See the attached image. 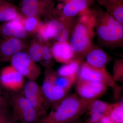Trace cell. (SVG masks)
Listing matches in <instances>:
<instances>
[{"instance_id":"14","label":"cell","mask_w":123,"mask_h":123,"mask_svg":"<svg viewBox=\"0 0 123 123\" xmlns=\"http://www.w3.org/2000/svg\"><path fill=\"white\" fill-rule=\"evenodd\" d=\"M111 104L98 99L91 101L88 107L85 123H97L104 116H108Z\"/></svg>"},{"instance_id":"3","label":"cell","mask_w":123,"mask_h":123,"mask_svg":"<svg viewBox=\"0 0 123 123\" xmlns=\"http://www.w3.org/2000/svg\"><path fill=\"white\" fill-rule=\"evenodd\" d=\"M77 78L102 83L111 88L116 100L119 98L122 89L114 81L105 68H96L90 66L86 62L83 63L79 69Z\"/></svg>"},{"instance_id":"22","label":"cell","mask_w":123,"mask_h":123,"mask_svg":"<svg viewBox=\"0 0 123 123\" xmlns=\"http://www.w3.org/2000/svg\"><path fill=\"white\" fill-rule=\"evenodd\" d=\"M49 22L54 28L55 36L54 39L56 42H68L69 38V32L67 27L62 21L52 19Z\"/></svg>"},{"instance_id":"31","label":"cell","mask_w":123,"mask_h":123,"mask_svg":"<svg viewBox=\"0 0 123 123\" xmlns=\"http://www.w3.org/2000/svg\"><path fill=\"white\" fill-rule=\"evenodd\" d=\"M97 123H116L114 122L108 116H104Z\"/></svg>"},{"instance_id":"21","label":"cell","mask_w":123,"mask_h":123,"mask_svg":"<svg viewBox=\"0 0 123 123\" xmlns=\"http://www.w3.org/2000/svg\"><path fill=\"white\" fill-rule=\"evenodd\" d=\"M19 14L17 8L10 2H0V22L10 21L15 19Z\"/></svg>"},{"instance_id":"15","label":"cell","mask_w":123,"mask_h":123,"mask_svg":"<svg viewBox=\"0 0 123 123\" xmlns=\"http://www.w3.org/2000/svg\"><path fill=\"white\" fill-rule=\"evenodd\" d=\"M84 56L86 63L96 68H105L111 60V57L104 51L97 48H91Z\"/></svg>"},{"instance_id":"29","label":"cell","mask_w":123,"mask_h":123,"mask_svg":"<svg viewBox=\"0 0 123 123\" xmlns=\"http://www.w3.org/2000/svg\"><path fill=\"white\" fill-rule=\"evenodd\" d=\"M14 121L12 113L8 108L0 109V123H11Z\"/></svg>"},{"instance_id":"30","label":"cell","mask_w":123,"mask_h":123,"mask_svg":"<svg viewBox=\"0 0 123 123\" xmlns=\"http://www.w3.org/2000/svg\"><path fill=\"white\" fill-rule=\"evenodd\" d=\"M2 86L0 84V109L8 108V101L2 93Z\"/></svg>"},{"instance_id":"27","label":"cell","mask_w":123,"mask_h":123,"mask_svg":"<svg viewBox=\"0 0 123 123\" xmlns=\"http://www.w3.org/2000/svg\"><path fill=\"white\" fill-rule=\"evenodd\" d=\"M112 78L116 82L123 80V62L122 59L115 60L113 66Z\"/></svg>"},{"instance_id":"2","label":"cell","mask_w":123,"mask_h":123,"mask_svg":"<svg viewBox=\"0 0 123 123\" xmlns=\"http://www.w3.org/2000/svg\"><path fill=\"white\" fill-rule=\"evenodd\" d=\"M96 34L101 43L107 47L117 46L123 41V26L108 12H94Z\"/></svg>"},{"instance_id":"1","label":"cell","mask_w":123,"mask_h":123,"mask_svg":"<svg viewBox=\"0 0 123 123\" xmlns=\"http://www.w3.org/2000/svg\"><path fill=\"white\" fill-rule=\"evenodd\" d=\"M92 101L81 98L76 93L67 95L37 123H72L86 113Z\"/></svg>"},{"instance_id":"10","label":"cell","mask_w":123,"mask_h":123,"mask_svg":"<svg viewBox=\"0 0 123 123\" xmlns=\"http://www.w3.org/2000/svg\"><path fill=\"white\" fill-rule=\"evenodd\" d=\"M50 0H22V15L25 17L39 18L45 16L52 10Z\"/></svg>"},{"instance_id":"4","label":"cell","mask_w":123,"mask_h":123,"mask_svg":"<svg viewBox=\"0 0 123 123\" xmlns=\"http://www.w3.org/2000/svg\"><path fill=\"white\" fill-rule=\"evenodd\" d=\"M14 121L20 123H37L42 118L23 94L15 93L11 97Z\"/></svg>"},{"instance_id":"8","label":"cell","mask_w":123,"mask_h":123,"mask_svg":"<svg viewBox=\"0 0 123 123\" xmlns=\"http://www.w3.org/2000/svg\"><path fill=\"white\" fill-rule=\"evenodd\" d=\"M76 82V93L85 100L92 101L97 99L107 91V86L99 82L79 78Z\"/></svg>"},{"instance_id":"9","label":"cell","mask_w":123,"mask_h":123,"mask_svg":"<svg viewBox=\"0 0 123 123\" xmlns=\"http://www.w3.org/2000/svg\"><path fill=\"white\" fill-rule=\"evenodd\" d=\"M0 84L8 90L18 92L24 86V77L11 65L1 70Z\"/></svg>"},{"instance_id":"20","label":"cell","mask_w":123,"mask_h":123,"mask_svg":"<svg viewBox=\"0 0 123 123\" xmlns=\"http://www.w3.org/2000/svg\"><path fill=\"white\" fill-rule=\"evenodd\" d=\"M110 14L121 24L123 23V2L116 0H97Z\"/></svg>"},{"instance_id":"12","label":"cell","mask_w":123,"mask_h":123,"mask_svg":"<svg viewBox=\"0 0 123 123\" xmlns=\"http://www.w3.org/2000/svg\"><path fill=\"white\" fill-rule=\"evenodd\" d=\"M23 18L19 14L15 19L0 25V36L3 38H25L28 34L22 24Z\"/></svg>"},{"instance_id":"26","label":"cell","mask_w":123,"mask_h":123,"mask_svg":"<svg viewBox=\"0 0 123 123\" xmlns=\"http://www.w3.org/2000/svg\"><path fill=\"white\" fill-rule=\"evenodd\" d=\"M123 101L111 104L108 116L116 123H123Z\"/></svg>"},{"instance_id":"24","label":"cell","mask_w":123,"mask_h":123,"mask_svg":"<svg viewBox=\"0 0 123 123\" xmlns=\"http://www.w3.org/2000/svg\"><path fill=\"white\" fill-rule=\"evenodd\" d=\"M43 46L42 42L35 40L31 43L27 52L31 59L36 63L42 61Z\"/></svg>"},{"instance_id":"33","label":"cell","mask_w":123,"mask_h":123,"mask_svg":"<svg viewBox=\"0 0 123 123\" xmlns=\"http://www.w3.org/2000/svg\"><path fill=\"white\" fill-rule=\"evenodd\" d=\"M3 1H8V2H9V0H0V2Z\"/></svg>"},{"instance_id":"28","label":"cell","mask_w":123,"mask_h":123,"mask_svg":"<svg viewBox=\"0 0 123 123\" xmlns=\"http://www.w3.org/2000/svg\"><path fill=\"white\" fill-rule=\"evenodd\" d=\"M53 59L50 48L48 45L43 44L42 52V59L43 64L49 68Z\"/></svg>"},{"instance_id":"6","label":"cell","mask_w":123,"mask_h":123,"mask_svg":"<svg viewBox=\"0 0 123 123\" xmlns=\"http://www.w3.org/2000/svg\"><path fill=\"white\" fill-rule=\"evenodd\" d=\"M23 94L41 117L46 115L51 107L44 97L42 87L35 81L29 80L24 84Z\"/></svg>"},{"instance_id":"19","label":"cell","mask_w":123,"mask_h":123,"mask_svg":"<svg viewBox=\"0 0 123 123\" xmlns=\"http://www.w3.org/2000/svg\"><path fill=\"white\" fill-rule=\"evenodd\" d=\"M81 63V58L76 57L68 63L64 64L61 66L56 72L62 76L77 79Z\"/></svg>"},{"instance_id":"11","label":"cell","mask_w":123,"mask_h":123,"mask_svg":"<svg viewBox=\"0 0 123 123\" xmlns=\"http://www.w3.org/2000/svg\"><path fill=\"white\" fill-rule=\"evenodd\" d=\"M27 45L25 42L17 38L0 39V61H10L15 54L24 51Z\"/></svg>"},{"instance_id":"7","label":"cell","mask_w":123,"mask_h":123,"mask_svg":"<svg viewBox=\"0 0 123 123\" xmlns=\"http://www.w3.org/2000/svg\"><path fill=\"white\" fill-rule=\"evenodd\" d=\"M10 61L11 65L29 80L36 81L41 74V69L39 65L24 51L15 54Z\"/></svg>"},{"instance_id":"35","label":"cell","mask_w":123,"mask_h":123,"mask_svg":"<svg viewBox=\"0 0 123 123\" xmlns=\"http://www.w3.org/2000/svg\"></svg>"},{"instance_id":"32","label":"cell","mask_w":123,"mask_h":123,"mask_svg":"<svg viewBox=\"0 0 123 123\" xmlns=\"http://www.w3.org/2000/svg\"><path fill=\"white\" fill-rule=\"evenodd\" d=\"M72 123H85V122H83L82 121H81L80 119H78L77 120H76V121H74V122Z\"/></svg>"},{"instance_id":"23","label":"cell","mask_w":123,"mask_h":123,"mask_svg":"<svg viewBox=\"0 0 123 123\" xmlns=\"http://www.w3.org/2000/svg\"><path fill=\"white\" fill-rule=\"evenodd\" d=\"M42 23L39 18L35 17H23L22 20L23 25L27 34H37Z\"/></svg>"},{"instance_id":"13","label":"cell","mask_w":123,"mask_h":123,"mask_svg":"<svg viewBox=\"0 0 123 123\" xmlns=\"http://www.w3.org/2000/svg\"><path fill=\"white\" fill-rule=\"evenodd\" d=\"M41 87L44 97L51 107L68 95L69 91L57 87L45 76Z\"/></svg>"},{"instance_id":"25","label":"cell","mask_w":123,"mask_h":123,"mask_svg":"<svg viewBox=\"0 0 123 123\" xmlns=\"http://www.w3.org/2000/svg\"><path fill=\"white\" fill-rule=\"evenodd\" d=\"M38 37L41 42H46L54 38L55 32L53 26L49 22L42 23L37 32Z\"/></svg>"},{"instance_id":"17","label":"cell","mask_w":123,"mask_h":123,"mask_svg":"<svg viewBox=\"0 0 123 123\" xmlns=\"http://www.w3.org/2000/svg\"><path fill=\"white\" fill-rule=\"evenodd\" d=\"M93 0H69L62 9L63 17L72 18L86 11L92 4Z\"/></svg>"},{"instance_id":"18","label":"cell","mask_w":123,"mask_h":123,"mask_svg":"<svg viewBox=\"0 0 123 123\" xmlns=\"http://www.w3.org/2000/svg\"><path fill=\"white\" fill-rule=\"evenodd\" d=\"M44 76L57 87L68 91L77 79L62 76L50 69L46 70Z\"/></svg>"},{"instance_id":"16","label":"cell","mask_w":123,"mask_h":123,"mask_svg":"<svg viewBox=\"0 0 123 123\" xmlns=\"http://www.w3.org/2000/svg\"><path fill=\"white\" fill-rule=\"evenodd\" d=\"M51 49L53 59L59 63H68L76 57L68 42H56Z\"/></svg>"},{"instance_id":"34","label":"cell","mask_w":123,"mask_h":123,"mask_svg":"<svg viewBox=\"0 0 123 123\" xmlns=\"http://www.w3.org/2000/svg\"><path fill=\"white\" fill-rule=\"evenodd\" d=\"M17 123V122H15V121H14V122H12V123Z\"/></svg>"},{"instance_id":"5","label":"cell","mask_w":123,"mask_h":123,"mask_svg":"<svg viewBox=\"0 0 123 123\" xmlns=\"http://www.w3.org/2000/svg\"><path fill=\"white\" fill-rule=\"evenodd\" d=\"M88 20L83 19L76 25L73 31L69 44L75 55L84 56L91 47L92 30Z\"/></svg>"}]
</instances>
